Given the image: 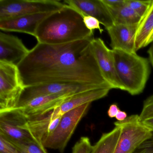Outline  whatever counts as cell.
Returning a JSON list of instances; mask_svg holds the SVG:
<instances>
[{"mask_svg": "<svg viewBox=\"0 0 153 153\" xmlns=\"http://www.w3.org/2000/svg\"><path fill=\"white\" fill-rule=\"evenodd\" d=\"M94 39L60 45L38 43L17 65L25 87L62 83L111 89L97 62L91 45Z\"/></svg>", "mask_w": 153, "mask_h": 153, "instance_id": "1", "label": "cell"}, {"mask_svg": "<svg viewBox=\"0 0 153 153\" xmlns=\"http://www.w3.org/2000/svg\"><path fill=\"white\" fill-rule=\"evenodd\" d=\"M34 37L39 43L60 45L93 38L94 33L86 27L81 14L65 4L42 21Z\"/></svg>", "mask_w": 153, "mask_h": 153, "instance_id": "2", "label": "cell"}, {"mask_svg": "<svg viewBox=\"0 0 153 153\" xmlns=\"http://www.w3.org/2000/svg\"><path fill=\"white\" fill-rule=\"evenodd\" d=\"M117 74L124 91L137 95L144 91L150 76L148 59L120 50H112Z\"/></svg>", "mask_w": 153, "mask_h": 153, "instance_id": "3", "label": "cell"}, {"mask_svg": "<svg viewBox=\"0 0 153 153\" xmlns=\"http://www.w3.org/2000/svg\"><path fill=\"white\" fill-rule=\"evenodd\" d=\"M114 124L120 132L114 153H133L152 135L153 131L142 123L137 114L130 115Z\"/></svg>", "mask_w": 153, "mask_h": 153, "instance_id": "4", "label": "cell"}, {"mask_svg": "<svg viewBox=\"0 0 153 153\" xmlns=\"http://www.w3.org/2000/svg\"><path fill=\"white\" fill-rule=\"evenodd\" d=\"M25 88L17 66L0 61V112L16 108Z\"/></svg>", "mask_w": 153, "mask_h": 153, "instance_id": "5", "label": "cell"}, {"mask_svg": "<svg viewBox=\"0 0 153 153\" xmlns=\"http://www.w3.org/2000/svg\"><path fill=\"white\" fill-rule=\"evenodd\" d=\"M90 104H85L64 113L56 129L44 142V146L63 153L78 124L87 113Z\"/></svg>", "mask_w": 153, "mask_h": 153, "instance_id": "6", "label": "cell"}, {"mask_svg": "<svg viewBox=\"0 0 153 153\" xmlns=\"http://www.w3.org/2000/svg\"><path fill=\"white\" fill-rule=\"evenodd\" d=\"M64 5L56 0H0V20L55 12Z\"/></svg>", "mask_w": 153, "mask_h": 153, "instance_id": "7", "label": "cell"}, {"mask_svg": "<svg viewBox=\"0 0 153 153\" xmlns=\"http://www.w3.org/2000/svg\"><path fill=\"white\" fill-rule=\"evenodd\" d=\"M27 120L17 108L0 112V136L16 146L35 141L29 131L24 128Z\"/></svg>", "mask_w": 153, "mask_h": 153, "instance_id": "8", "label": "cell"}, {"mask_svg": "<svg viewBox=\"0 0 153 153\" xmlns=\"http://www.w3.org/2000/svg\"><path fill=\"white\" fill-rule=\"evenodd\" d=\"M91 45L97 62L105 80L112 89L124 91V87L117 74L113 50L109 49L101 38H94Z\"/></svg>", "mask_w": 153, "mask_h": 153, "instance_id": "9", "label": "cell"}, {"mask_svg": "<svg viewBox=\"0 0 153 153\" xmlns=\"http://www.w3.org/2000/svg\"><path fill=\"white\" fill-rule=\"evenodd\" d=\"M103 88L97 86L78 84L51 83L26 87L16 107L25 104L37 97L55 94L74 95L80 92Z\"/></svg>", "mask_w": 153, "mask_h": 153, "instance_id": "10", "label": "cell"}, {"mask_svg": "<svg viewBox=\"0 0 153 153\" xmlns=\"http://www.w3.org/2000/svg\"><path fill=\"white\" fill-rule=\"evenodd\" d=\"M63 2L78 11L83 17L89 16L96 19L106 30L114 25L109 10L102 0H65Z\"/></svg>", "mask_w": 153, "mask_h": 153, "instance_id": "11", "label": "cell"}, {"mask_svg": "<svg viewBox=\"0 0 153 153\" xmlns=\"http://www.w3.org/2000/svg\"><path fill=\"white\" fill-rule=\"evenodd\" d=\"M71 96L68 94L41 96L16 108L20 110L28 119L43 115L53 111Z\"/></svg>", "mask_w": 153, "mask_h": 153, "instance_id": "12", "label": "cell"}, {"mask_svg": "<svg viewBox=\"0 0 153 153\" xmlns=\"http://www.w3.org/2000/svg\"><path fill=\"white\" fill-rule=\"evenodd\" d=\"M52 112L28 118L24 126L34 140L43 146L46 138L56 129L61 119L62 116L52 120Z\"/></svg>", "mask_w": 153, "mask_h": 153, "instance_id": "13", "label": "cell"}, {"mask_svg": "<svg viewBox=\"0 0 153 153\" xmlns=\"http://www.w3.org/2000/svg\"><path fill=\"white\" fill-rule=\"evenodd\" d=\"M52 13H39L0 20V29L6 32L24 33L34 36L40 24Z\"/></svg>", "mask_w": 153, "mask_h": 153, "instance_id": "14", "label": "cell"}, {"mask_svg": "<svg viewBox=\"0 0 153 153\" xmlns=\"http://www.w3.org/2000/svg\"><path fill=\"white\" fill-rule=\"evenodd\" d=\"M29 51L18 37L0 33V61L17 66Z\"/></svg>", "mask_w": 153, "mask_h": 153, "instance_id": "15", "label": "cell"}, {"mask_svg": "<svg viewBox=\"0 0 153 153\" xmlns=\"http://www.w3.org/2000/svg\"><path fill=\"white\" fill-rule=\"evenodd\" d=\"M137 24L131 25H114L107 29L111 39L112 50H118L130 53H136L135 37Z\"/></svg>", "mask_w": 153, "mask_h": 153, "instance_id": "16", "label": "cell"}, {"mask_svg": "<svg viewBox=\"0 0 153 153\" xmlns=\"http://www.w3.org/2000/svg\"><path fill=\"white\" fill-rule=\"evenodd\" d=\"M111 90L109 88L93 89L71 95L53 111L52 120L62 116L65 113L74 108L103 98Z\"/></svg>", "mask_w": 153, "mask_h": 153, "instance_id": "17", "label": "cell"}, {"mask_svg": "<svg viewBox=\"0 0 153 153\" xmlns=\"http://www.w3.org/2000/svg\"><path fill=\"white\" fill-rule=\"evenodd\" d=\"M153 42V0L139 23L135 37L136 52Z\"/></svg>", "mask_w": 153, "mask_h": 153, "instance_id": "18", "label": "cell"}, {"mask_svg": "<svg viewBox=\"0 0 153 153\" xmlns=\"http://www.w3.org/2000/svg\"><path fill=\"white\" fill-rule=\"evenodd\" d=\"M114 25H131L137 24L140 17L126 2L121 6L108 9Z\"/></svg>", "mask_w": 153, "mask_h": 153, "instance_id": "19", "label": "cell"}, {"mask_svg": "<svg viewBox=\"0 0 153 153\" xmlns=\"http://www.w3.org/2000/svg\"><path fill=\"white\" fill-rule=\"evenodd\" d=\"M120 128H115L107 133H103L98 141L93 146L91 153H114L120 136Z\"/></svg>", "mask_w": 153, "mask_h": 153, "instance_id": "20", "label": "cell"}, {"mask_svg": "<svg viewBox=\"0 0 153 153\" xmlns=\"http://www.w3.org/2000/svg\"><path fill=\"white\" fill-rule=\"evenodd\" d=\"M152 1L126 0L127 5L140 17L143 16L148 9Z\"/></svg>", "mask_w": 153, "mask_h": 153, "instance_id": "21", "label": "cell"}, {"mask_svg": "<svg viewBox=\"0 0 153 153\" xmlns=\"http://www.w3.org/2000/svg\"><path fill=\"white\" fill-rule=\"evenodd\" d=\"M16 146L24 153H48L43 145L35 141L26 142Z\"/></svg>", "mask_w": 153, "mask_h": 153, "instance_id": "22", "label": "cell"}, {"mask_svg": "<svg viewBox=\"0 0 153 153\" xmlns=\"http://www.w3.org/2000/svg\"><path fill=\"white\" fill-rule=\"evenodd\" d=\"M92 148L89 138L81 137L72 148V153H91Z\"/></svg>", "mask_w": 153, "mask_h": 153, "instance_id": "23", "label": "cell"}, {"mask_svg": "<svg viewBox=\"0 0 153 153\" xmlns=\"http://www.w3.org/2000/svg\"><path fill=\"white\" fill-rule=\"evenodd\" d=\"M141 122L153 117V95L144 101L143 108L139 115Z\"/></svg>", "mask_w": 153, "mask_h": 153, "instance_id": "24", "label": "cell"}, {"mask_svg": "<svg viewBox=\"0 0 153 153\" xmlns=\"http://www.w3.org/2000/svg\"><path fill=\"white\" fill-rule=\"evenodd\" d=\"M0 153H24L16 146L0 136Z\"/></svg>", "mask_w": 153, "mask_h": 153, "instance_id": "25", "label": "cell"}, {"mask_svg": "<svg viewBox=\"0 0 153 153\" xmlns=\"http://www.w3.org/2000/svg\"><path fill=\"white\" fill-rule=\"evenodd\" d=\"M83 21L86 27L93 33L95 30H99L101 33L103 31L100 27V22L96 19L89 16H85L83 17Z\"/></svg>", "mask_w": 153, "mask_h": 153, "instance_id": "26", "label": "cell"}, {"mask_svg": "<svg viewBox=\"0 0 153 153\" xmlns=\"http://www.w3.org/2000/svg\"><path fill=\"white\" fill-rule=\"evenodd\" d=\"M133 153H153V131L151 137L145 140Z\"/></svg>", "mask_w": 153, "mask_h": 153, "instance_id": "27", "label": "cell"}, {"mask_svg": "<svg viewBox=\"0 0 153 153\" xmlns=\"http://www.w3.org/2000/svg\"><path fill=\"white\" fill-rule=\"evenodd\" d=\"M126 0H102L107 8H112L121 6L125 3Z\"/></svg>", "mask_w": 153, "mask_h": 153, "instance_id": "28", "label": "cell"}, {"mask_svg": "<svg viewBox=\"0 0 153 153\" xmlns=\"http://www.w3.org/2000/svg\"><path fill=\"white\" fill-rule=\"evenodd\" d=\"M120 111L116 104H112L110 105L107 111V114L110 118H115L118 113Z\"/></svg>", "mask_w": 153, "mask_h": 153, "instance_id": "29", "label": "cell"}, {"mask_svg": "<svg viewBox=\"0 0 153 153\" xmlns=\"http://www.w3.org/2000/svg\"><path fill=\"white\" fill-rule=\"evenodd\" d=\"M127 114L124 111H120L116 115L115 118L118 121H122L127 118Z\"/></svg>", "mask_w": 153, "mask_h": 153, "instance_id": "30", "label": "cell"}, {"mask_svg": "<svg viewBox=\"0 0 153 153\" xmlns=\"http://www.w3.org/2000/svg\"><path fill=\"white\" fill-rule=\"evenodd\" d=\"M148 54L149 55V62L150 64L152 65L153 67V42L151 43L149 50H148Z\"/></svg>", "mask_w": 153, "mask_h": 153, "instance_id": "31", "label": "cell"}, {"mask_svg": "<svg viewBox=\"0 0 153 153\" xmlns=\"http://www.w3.org/2000/svg\"><path fill=\"white\" fill-rule=\"evenodd\" d=\"M142 122L144 125H146L148 128H149L153 131V117L145 120Z\"/></svg>", "mask_w": 153, "mask_h": 153, "instance_id": "32", "label": "cell"}]
</instances>
